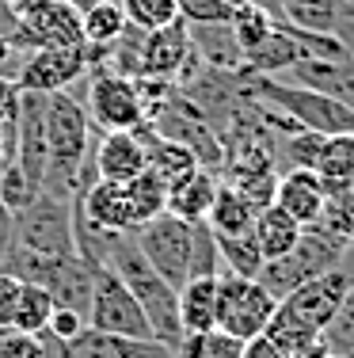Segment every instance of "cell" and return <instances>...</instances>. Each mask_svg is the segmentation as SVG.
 Segmentation results:
<instances>
[{"mask_svg":"<svg viewBox=\"0 0 354 358\" xmlns=\"http://www.w3.org/2000/svg\"><path fill=\"white\" fill-rule=\"evenodd\" d=\"M103 263L115 271L118 278H122L126 289L138 297L141 313L149 317V328H153L156 343L172 347V355H175V347L183 343L179 305H175V294H179V289L153 271V263L141 255L138 236H133V233H107V241H103Z\"/></svg>","mask_w":354,"mask_h":358,"instance_id":"cell-1","label":"cell"},{"mask_svg":"<svg viewBox=\"0 0 354 358\" xmlns=\"http://www.w3.org/2000/svg\"><path fill=\"white\" fill-rule=\"evenodd\" d=\"M46 145H50V164L42 191L73 202L80 176L91 160V122L84 103L69 92H50L46 96Z\"/></svg>","mask_w":354,"mask_h":358,"instance_id":"cell-2","label":"cell"},{"mask_svg":"<svg viewBox=\"0 0 354 358\" xmlns=\"http://www.w3.org/2000/svg\"><path fill=\"white\" fill-rule=\"evenodd\" d=\"M347 248L351 244L343 241V236L327 233L324 225H305L301 236H297V244H293L290 252L263 263V271H259V286H263L274 301H282V297L293 294L301 282H309V278L339 267Z\"/></svg>","mask_w":354,"mask_h":358,"instance_id":"cell-3","label":"cell"},{"mask_svg":"<svg viewBox=\"0 0 354 358\" xmlns=\"http://www.w3.org/2000/svg\"><path fill=\"white\" fill-rule=\"evenodd\" d=\"M15 252L38 255V259H69V255H77L73 202L42 191L27 210H20L15 214Z\"/></svg>","mask_w":354,"mask_h":358,"instance_id":"cell-4","label":"cell"},{"mask_svg":"<svg viewBox=\"0 0 354 358\" xmlns=\"http://www.w3.org/2000/svg\"><path fill=\"white\" fill-rule=\"evenodd\" d=\"M88 122L99 134H118V130H141L145 126V99L133 76H118L107 69L88 73Z\"/></svg>","mask_w":354,"mask_h":358,"instance_id":"cell-5","label":"cell"},{"mask_svg":"<svg viewBox=\"0 0 354 358\" xmlns=\"http://www.w3.org/2000/svg\"><path fill=\"white\" fill-rule=\"evenodd\" d=\"M278 301L259 286V278H240V275H217V328L225 336L240 339H256L267 328V320L274 317Z\"/></svg>","mask_w":354,"mask_h":358,"instance_id":"cell-6","label":"cell"},{"mask_svg":"<svg viewBox=\"0 0 354 358\" xmlns=\"http://www.w3.org/2000/svg\"><path fill=\"white\" fill-rule=\"evenodd\" d=\"M88 328L91 331H107V336H126V339H156L153 328H149V317L138 305V297L126 289V282L107 267V263L96 267Z\"/></svg>","mask_w":354,"mask_h":358,"instance_id":"cell-7","label":"cell"},{"mask_svg":"<svg viewBox=\"0 0 354 358\" xmlns=\"http://www.w3.org/2000/svg\"><path fill=\"white\" fill-rule=\"evenodd\" d=\"M50 46H84L80 8L69 0H35L15 12L12 50H50Z\"/></svg>","mask_w":354,"mask_h":358,"instance_id":"cell-8","label":"cell"},{"mask_svg":"<svg viewBox=\"0 0 354 358\" xmlns=\"http://www.w3.org/2000/svg\"><path fill=\"white\" fill-rule=\"evenodd\" d=\"M191 229L195 221H183L175 214H160L138 229V248L153 263L160 278H168L175 289L191 278Z\"/></svg>","mask_w":354,"mask_h":358,"instance_id":"cell-9","label":"cell"},{"mask_svg":"<svg viewBox=\"0 0 354 358\" xmlns=\"http://www.w3.org/2000/svg\"><path fill=\"white\" fill-rule=\"evenodd\" d=\"M351 286H354V271H351V259L343 255L339 267H332V271H324V275L301 282L293 294H286L278 305H282L290 317H297L305 328H313L316 336H320V331H324V324L332 320V313L339 309V301L351 294Z\"/></svg>","mask_w":354,"mask_h":358,"instance_id":"cell-10","label":"cell"},{"mask_svg":"<svg viewBox=\"0 0 354 358\" xmlns=\"http://www.w3.org/2000/svg\"><path fill=\"white\" fill-rule=\"evenodd\" d=\"M80 76H88V42L84 46H50V50H31L23 57L15 84L23 92H65L69 84H77Z\"/></svg>","mask_w":354,"mask_h":358,"instance_id":"cell-11","label":"cell"},{"mask_svg":"<svg viewBox=\"0 0 354 358\" xmlns=\"http://www.w3.org/2000/svg\"><path fill=\"white\" fill-rule=\"evenodd\" d=\"M195 62V46H191L187 23L175 20L168 27L145 31V42H141V73L149 80H179L187 73V65Z\"/></svg>","mask_w":354,"mask_h":358,"instance_id":"cell-12","label":"cell"},{"mask_svg":"<svg viewBox=\"0 0 354 358\" xmlns=\"http://www.w3.org/2000/svg\"><path fill=\"white\" fill-rule=\"evenodd\" d=\"M12 160L42 187L46 164H50V145H46V96H38V92H23V99H20Z\"/></svg>","mask_w":354,"mask_h":358,"instance_id":"cell-13","label":"cell"},{"mask_svg":"<svg viewBox=\"0 0 354 358\" xmlns=\"http://www.w3.org/2000/svg\"><path fill=\"white\" fill-rule=\"evenodd\" d=\"M278 80H290V84H301V88H313V92H324L332 96L335 103H343L347 110H354V54L339 57H305L297 62L286 76Z\"/></svg>","mask_w":354,"mask_h":358,"instance_id":"cell-14","label":"cell"},{"mask_svg":"<svg viewBox=\"0 0 354 358\" xmlns=\"http://www.w3.org/2000/svg\"><path fill=\"white\" fill-rule=\"evenodd\" d=\"M91 172L103 183H130L145 172V145L138 130H118V134H99L91 145Z\"/></svg>","mask_w":354,"mask_h":358,"instance_id":"cell-15","label":"cell"},{"mask_svg":"<svg viewBox=\"0 0 354 358\" xmlns=\"http://www.w3.org/2000/svg\"><path fill=\"white\" fill-rule=\"evenodd\" d=\"M274 206L286 210L301 229L305 225H320L327 206V191H324V179L316 172H305V168H286L278 172L274 183Z\"/></svg>","mask_w":354,"mask_h":358,"instance_id":"cell-16","label":"cell"},{"mask_svg":"<svg viewBox=\"0 0 354 358\" xmlns=\"http://www.w3.org/2000/svg\"><path fill=\"white\" fill-rule=\"evenodd\" d=\"M69 358H175V355L172 347L156 343V339H126L84 328L69 343Z\"/></svg>","mask_w":354,"mask_h":358,"instance_id":"cell-17","label":"cell"},{"mask_svg":"<svg viewBox=\"0 0 354 358\" xmlns=\"http://www.w3.org/2000/svg\"><path fill=\"white\" fill-rule=\"evenodd\" d=\"M221 187V176L209 172V168H195L183 179L168 183V206L164 214H175L183 221H206L209 206H214V194Z\"/></svg>","mask_w":354,"mask_h":358,"instance_id":"cell-18","label":"cell"},{"mask_svg":"<svg viewBox=\"0 0 354 358\" xmlns=\"http://www.w3.org/2000/svg\"><path fill=\"white\" fill-rule=\"evenodd\" d=\"M297 62H305V54H301V46H297V38H293L290 23L278 20L271 35L244 54V73H256V76H286Z\"/></svg>","mask_w":354,"mask_h":358,"instance_id":"cell-19","label":"cell"},{"mask_svg":"<svg viewBox=\"0 0 354 358\" xmlns=\"http://www.w3.org/2000/svg\"><path fill=\"white\" fill-rule=\"evenodd\" d=\"M187 35H191V46H195L198 62L206 69H217V73L244 69V50H240L229 23H195V27H187Z\"/></svg>","mask_w":354,"mask_h":358,"instance_id":"cell-20","label":"cell"},{"mask_svg":"<svg viewBox=\"0 0 354 358\" xmlns=\"http://www.w3.org/2000/svg\"><path fill=\"white\" fill-rule=\"evenodd\" d=\"M179 305V328L183 336H198V331L217 328V275L206 278H187L175 294Z\"/></svg>","mask_w":354,"mask_h":358,"instance_id":"cell-21","label":"cell"},{"mask_svg":"<svg viewBox=\"0 0 354 358\" xmlns=\"http://www.w3.org/2000/svg\"><path fill=\"white\" fill-rule=\"evenodd\" d=\"M138 138H141V145H145V168H149L153 176L164 179V187L175 183V179H183L187 172H195V168H198V160L191 157L183 145L160 138V134H153L149 126H141Z\"/></svg>","mask_w":354,"mask_h":358,"instance_id":"cell-22","label":"cell"},{"mask_svg":"<svg viewBox=\"0 0 354 358\" xmlns=\"http://www.w3.org/2000/svg\"><path fill=\"white\" fill-rule=\"evenodd\" d=\"M351 0H278L282 8V23L301 31H320V35H335L347 15Z\"/></svg>","mask_w":354,"mask_h":358,"instance_id":"cell-23","label":"cell"},{"mask_svg":"<svg viewBox=\"0 0 354 358\" xmlns=\"http://www.w3.org/2000/svg\"><path fill=\"white\" fill-rule=\"evenodd\" d=\"M313 172L324 179V191H343L354 179V134H332L320 141V157Z\"/></svg>","mask_w":354,"mask_h":358,"instance_id":"cell-24","label":"cell"},{"mask_svg":"<svg viewBox=\"0 0 354 358\" xmlns=\"http://www.w3.org/2000/svg\"><path fill=\"white\" fill-rule=\"evenodd\" d=\"M251 233H256V241H259L263 259H278V255H286L293 244H297L301 225L286 214V210L267 206V210H259V214H256V221H251Z\"/></svg>","mask_w":354,"mask_h":358,"instance_id":"cell-25","label":"cell"},{"mask_svg":"<svg viewBox=\"0 0 354 358\" xmlns=\"http://www.w3.org/2000/svg\"><path fill=\"white\" fill-rule=\"evenodd\" d=\"M251 221H256V210H251L229 183L217 187L214 206H209V214H206V225L214 229L217 236H233V233H248Z\"/></svg>","mask_w":354,"mask_h":358,"instance_id":"cell-26","label":"cell"},{"mask_svg":"<svg viewBox=\"0 0 354 358\" xmlns=\"http://www.w3.org/2000/svg\"><path fill=\"white\" fill-rule=\"evenodd\" d=\"M217 252H221L225 275H240V278H259V271L267 263L251 229L248 233H233V236H217Z\"/></svg>","mask_w":354,"mask_h":358,"instance_id":"cell-27","label":"cell"},{"mask_svg":"<svg viewBox=\"0 0 354 358\" xmlns=\"http://www.w3.org/2000/svg\"><path fill=\"white\" fill-rule=\"evenodd\" d=\"M274 23H278V20H274V12H271L267 4H259V0H233L229 27H233V35H236V42H240L244 54L271 35Z\"/></svg>","mask_w":354,"mask_h":358,"instance_id":"cell-28","label":"cell"},{"mask_svg":"<svg viewBox=\"0 0 354 358\" xmlns=\"http://www.w3.org/2000/svg\"><path fill=\"white\" fill-rule=\"evenodd\" d=\"M80 27H84V42L88 46H107V42H115L130 27V20H126L118 0H99V4H88L80 12Z\"/></svg>","mask_w":354,"mask_h":358,"instance_id":"cell-29","label":"cell"},{"mask_svg":"<svg viewBox=\"0 0 354 358\" xmlns=\"http://www.w3.org/2000/svg\"><path fill=\"white\" fill-rule=\"evenodd\" d=\"M50 317H54V297L46 294V286L38 282H23L20 286V301H15V317H12V331H46Z\"/></svg>","mask_w":354,"mask_h":358,"instance_id":"cell-30","label":"cell"},{"mask_svg":"<svg viewBox=\"0 0 354 358\" xmlns=\"http://www.w3.org/2000/svg\"><path fill=\"white\" fill-rule=\"evenodd\" d=\"M126 187V199H130V210H133V217H138V229L145 225V221H153L164 214V206H168V187H164V179L153 176L145 168L138 179H130V183H122Z\"/></svg>","mask_w":354,"mask_h":358,"instance_id":"cell-31","label":"cell"},{"mask_svg":"<svg viewBox=\"0 0 354 358\" xmlns=\"http://www.w3.org/2000/svg\"><path fill=\"white\" fill-rule=\"evenodd\" d=\"M263 336L271 339V343L278 347V355L282 358H290V355H297V351H305V347H313L316 343V331L313 328H305L297 317H290V313L278 305L274 309V317L267 320V328H263Z\"/></svg>","mask_w":354,"mask_h":358,"instance_id":"cell-32","label":"cell"},{"mask_svg":"<svg viewBox=\"0 0 354 358\" xmlns=\"http://www.w3.org/2000/svg\"><path fill=\"white\" fill-rule=\"evenodd\" d=\"M38 194H42V187L23 172L12 157H4V164H0V206L20 214V210H27Z\"/></svg>","mask_w":354,"mask_h":358,"instance_id":"cell-33","label":"cell"},{"mask_svg":"<svg viewBox=\"0 0 354 358\" xmlns=\"http://www.w3.org/2000/svg\"><path fill=\"white\" fill-rule=\"evenodd\" d=\"M320 343H324L327 355H335V358H354V286L339 301V309L332 313V320L324 324Z\"/></svg>","mask_w":354,"mask_h":358,"instance_id":"cell-34","label":"cell"},{"mask_svg":"<svg viewBox=\"0 0 354 358\" xmlns=\"http://www.w3.org/2000/svg\"><path fill=\"white\" fill-rule=\"evenodd\" d=\"M175 358H244V343L214 328L198 331V336H183V343L175 347Z\"/></svg>","mask_w":354,"mask_h":358,"instance_id":"cell-35","label":"cell"},{"mask_svg":"<svg viewBox=\"0 0 354 358\" xmlns=\"http://www.w3.org/2000/svg\"><path fill=\"white\" fill-rule=\"evenodd\" d=\"M118 4H122L130 27L141 31H156L179 20V0H118Z\"/></svg>","mask_w":354,"mask_h":358,"instance_id":"cell-36","label":"cell"},{"mask_svg":"<svg viewBox=\"0 0 354 358\" xmlns=\"http://www.w3.org/2000/svg\"><path fill=\"white\" fill-rule=\"evenodd\" d=\"M221 275V252H217V233L206 221H195L191 229V278Z\"/></svg>","mask_w":354,"mask_h":358,"instance_id":"cell-37","label":"cell"},{"mask_svg":"<svg viewBox=\"0 0 354 358\" xmlns=\"http://www.w3.org/2000/svg\"><path fill=\"white\" fill-rule=\"evenodd\" d=\"M0 358H54V339L46 331L31 336V331H0Z\"/></svg>","mask_w":354,"mask_h":358,"instance_id":"cell-38","label":"cell"},{"mask_svg":"<svg viewBox=\"0 0 354 358\" xmlns=\"http://www.w3.org/2000/svg\"><path fill=\"white\" fill-rule=\"evenodd\" d=\"M233 0H179V20L187 27L195 23H229Z\"/></svg>","mask_w":354,"mask_h":358,"instance_id":"cell-39","label":"cell"},{"mask_svg":"<svg viewBox=\"0 0 354 358\" xmlns=\"http://www.w3.org/2000/svg\"><path fill=\"white\" fill-rule=\"evenodd\" d=\"M20 99L23 88L12 76H0V134L8 141V157H12V141H15V118H20Z\"/></svg>","mask_w":354,"mask_h":358,"instance_id":"cell-40","label":"cell"},{"mask_svg":"<svg viewBox=\"0 0 354 358\" xmlns=\"http://www.w3.org/2000/svg\"><path fill=\"white\" fill-rule=\"evenodd\" d=\"M84 328H88V320H84L80 313H73V309H54V317H50V324H46V331L57 339V343H73Z\"/></svg>","mask_w":354,"mask_h":358,"instance_id":"cell-41","label":"cell"},{"mask_svg":"<svg viewBox=\"0 0 354 358\" xmlns=\"http://www.w3.org/2000/svg\"><path fill=\"white\" fill-rule=\"evenodd\" d=\"M20 278L0 271V331L12 328V317H15V301H20Z\"/></svg>","mask_w":354,"mask_h":358,"instance_id":"cell-42","label":"cell"},{"mask_svg":"<svg viewBox=\"0 0 354 358\" xmlns=\"http://www.w3.org/2000/svg\"><path fill=\"white\" fill-rule=\"evenodd\" d=\"M12 248H15V214L0 206V271H4V263H8V255H12Z\"/></svg>","mask_w":354,"mask_h":358,"instance_id":"cell-43","label":"cell"},{"mask_svg":"<svg viewBox=\"0 0 354 358\" xmlns=\"http://www.w3.org/2000/svg\"><path fill=\"white\" fill-rule=\"evenodd\" d=\"M244 358H282V355H278V347L263 336V331H259L256 339H248V343H244Z\"/></svg>","mask_w":354,"mask_h":358,"instance_id":"cell-44","label":"cell"},{"mask_svg":"<svg viewBox=\"0 0 354 358\" xmlns=\"http://www.w3.org/2000/svg\"><path fill=\"white\" fill-rule=\"evenodd\" d=\"M335 38L343 42V46L354 54V0L347 4V15H343V23H339V31H335Z\"/></svg>","mask_w":354,"mask_h":358,"instance_id":"cell-45","label":"cell"},{"mask_svg":"<svg viewBox=\"0 0 354 358\" xmlns=\"http://www.w3.org/2000/svg\"><path fill=\"white\" fill-rule=\"evenodd\" d=\"M290 358H327V347L316 339L313 347H305V351H297V355H290Z\"/></svg>","mask_w":354,"mask_h":358,"instance_id":"cell-46","label":"cell"},{"mask_svg":"<svg viewBox=\"0 0 354 358\" xmlns=\"http://www.w3.org/2000/svg\"><path fill=\"white\" fill-rule=\"evenodd\" d=\"M27 4H35V0H12V12H20V8H27Z\"/></svg>","mask_w":354,"mask_h":358,"instance_id":"cell-47","label":"cell"},{"mask_svg":"<svg viewBox=\"0 0 354 358\" xmlns=\"http://www.w3.org/2000/svg\"><path fill=\"white\" fill-rule=\"evenodd\" d=\"M4 157H8V141H4V134H0V164H4Z\"/></svg>","mask_w":354,"mask_h":358,"instance_id":"cell-48","label":"cell"},{"mask_svg":"<svg viewBox=\"0 0 354 358\" xmlns=\"http://www.w3.org/2000/svg\"><path fill=\"white\" fill-rule=\"evenodd\" d=\"M69 4H77L80 12H84V8H88V4H99V0H69Z\"/></svg>","mask_w":354,"mask_h":358,"instance_id":"cell-49","label":"cell"},{"mask_svg":"<svg viewBox=\"0 0 354 358\" xmlns=\"http://www.w3.org/2000/svg\"><path fill=\"white\" fill-rule=\"evenodd\" d=\"M8 50H12V46H8V38H0V62L8 57Z\"/></svg>","mask_w":354,"mask_h":358,"instance_id":"cell-50","label":"cell"},{"mask_svg":"<svg viewBox=\"0 0 354 358\" xmlns=\"http://www.w3.org/2000/svg\"><path fill=\"white\" fill-rule=\"evenodd\" d=\"M327 358H335V355H327Z\"/></svg>","mask_w":354,"mask_h":358,"instance_id":"cell-51","label":"cell"},{"mask_svg":"<svg viewBox=\"0 0 354 358\" xmlns=\"http://www.w3.org/2000/svg\"><path fill=\"white\" fill-rule=\"evenodd\" d=\"M351 187H354V179H351Z\"/></svg>","mask_w":354,"mask_h":358,"instance_id":"cell-52","label":"cell"}]
</instances>
